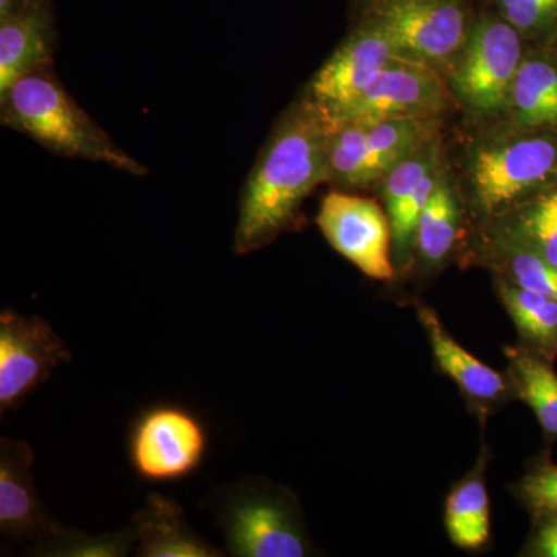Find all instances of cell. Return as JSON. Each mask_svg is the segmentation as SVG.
Wrapping results in <instances>:
<instances>
[{
  "mask_svg": "<svg viewBox=\"0 0 557 557\" xmlns=\"http://www.w3.org/2000/svg\"><path fill=\"white\" fill-rule=\"evenodd\" d=\"M54 17L51 0H27L0 22V94L22 76L51 67Z\"/></svg>",
  "mask_w": 557,
  "mask_h": 557,
  "instance_id": "obj_14",
  "label": "cell"
},
{
  "mask_svg": "<svg viewBox=\"0 0 557 557\" xmlns=\"http://www.w3.org/2000/svg\"><path fill=\"white\" fill-rule=\"evenodd\" d=\"M507 376L515 398L536 416L545 438L557 442V373L552 359L523 346L505 347Z\"/></svg>",
  "mask_w": 557,
  "mask_h": 557,
  "instance_id": "obj_17",
  "label": "cell"
},
{
  "mask_svg": "<svg viewBox=\"0 0 557 557\" xmlns=\"http://www.w3.org/2000/svg\"><path fill=\"white\" fill-rule=\"evenodd\" d=\"M509 242L533 249L557 267V185L541 190L520 209Z\"/></svg>",
  "mask_w": 557,
  "mask_h": 557,
  "instance_id": "obj_22",
  "label": "cell"
},
{
  "mask_svg": "<svg viewBox=\"0 0 557 557\" xmlns=\"http://www.w3.org/2000/svg\"><path fill=\"white\" fill-rule=\"evenodd\" d=\"M2 123L22 132L53 153L97 161L129 174H148L145 164L116 148L79 108L51 67L22 76L0 94Z\"/></svg>",
  "mask_w": 557,
  "mask_h": 557,
  "instance_id": "obj_2",
  "label": "cell"
},
{
  "mask_svg": "<svg viewBox=\"0 0 557 557\" xmlns=\"http://www.w3.org/2000/svg\"><path fill=\"white\" fill-rule=\"evenodd\" d=\"M458 237V208L456 197L446 180L437 186L421 212L416 231L418 252L424 262L437 265L448 258Z\"/></svg>",
  "mask_w": 557,
  "mask_h": 557,
  "instance_id": "obj_21",
  "label": "cell"
},
{
  "mask_svg": "<svg viewBox=\"0 0 557 557\" xmlns=\"http://www.w3.org/2000/svg\"><path fill=\"white\" fill-rule=\"evenodd\" d=\"M401 54L386 32L375 21L369 22L322 65L311 81L310 98L325 115H339L381 70Z\"/></svg>",
  "mask_w": 557,
  "mask_h": 557,
  "instance_id": "obj_10",
  "label": "cell"
},
{
  "mask_svg": "<svg viewBox=\"0 0 557 557\" xmlns=\"http://www.w3.org/2000/svg\"><path fill=\"white\" fill-rule=\"evenodd\" d=\"M472 185L486 212L557 185V135H530L480 150L472 163Z\"/></svg>",
  "mask_w": 557,
  "mask_h": 557,
  "instance_id": "obj_5",
  "label": "cell"
},
{
  "mask_svg": "<svg viewBox=\"0 0 557 557\" xmlns=\"http://www.w3.org/2000/svg\"><path fill=\"white\" fill-rule=\"evenodd\" d=\"M443 102L442 84L423 61L401 54L346 110L330 120L376 121L426 115Z\"/></svg>",
  "mask_w": 557,
  "mask_h": 557,
  "instance_id": "obj_11",
  "label": "cell"
},
{
  "mask_svg": "<svg viewBox=\"0 0 557 557\" xmlns=\"http://www.w3.org/2000/svg\"><path fill=\"white\" fill-rule=\"evenodd\" d=\"M317 222L329 244L366 276L394 277L391 220L375 200L333 190L322 200Z\"/></svg>",
  "mask_w": 557,
  "mask_h": 557,
  "instance_id": "obj_8",
  "label": "cell"
},
{
  "mask_svg": "<svg viewBox=\"0 0 557 557\" xmlns=\"http://www.w3.org/2000/svg\"><path fill=\"white\" fill-rule=\"evenodd\" d=\"M330 121L313 100L274 131L242 190L234 252L248 255L287 230L319 183L329 180Z\"/></svg>",
  "mask_w": 557,
  "mask_h": 557,
  "instance_id": "obj_1",
  "label": "cell"
},
{
  "mask_svg": "<svg viewBox=\"0 0 557 557\" xmlns=\"http://www.w3.org/2000/svg\"><path fill=\"white\" fill-rule=\"evenodd\" d=\"M498 298L518 330L520 346L555 361L557 358V299L528 292L507 278L497 282Z\"/></svg>",
  "mask_w": 557,
  "mask_h": 557,
  "instance_id": "obj_18",
  "label": "cell"
},
{
  "mask_svg": "<svg viewBox=\"0 0 557 557\" xmlns=\"http://www.w3.org/2000/svg\"><path fill=\"white\" fill-rule=\"evenodd\" d=\"M72 351L40 317L11 309L0 313V412L16 410Z\"/></svg>",
  "mask_w": 557,
  "mask_h": 557,
  "instance_id": "obj_6",
  "label": "cell"
},
{
  "mask_svg": "<svg viewBox=\"0 0 557 557\" xmlns=\"http://www.w3.org/2000/svg\"><path fill=\"white\" fill-rule=\"evenodd\" d=\"M512 493L530 512L533 522L557 519V463L548 454L534 458L512 487Z\"/></svg>",
  "mask_w": 557,
  "mask_h": 557,
  "instance_id": "obj_24",
  "label": "cell"
},
{
  "mask_svg": "<svg viewBox=\"0 0 557 557\" xmlns=\"http://www.w3.org/2000/svg\"><path fill=\"white\" fill-rule=\"evenodd\" d=\"M508 104L520 126H557V62L549 58L522 60Z\"/></svg>",
  "mask_w": 557,
  "mask_h": 557,
  "instance_id": "obj_19",
  "label": "cell"
},
{
  "mask_svg": "<svg viewBox=\"0 0 557 557\" xmlns=\"http://www.w3.org/2000/svg\"><path fill=\"white\" fill-rule=\"evenodd\" d=\"M373 21L403 54L420 61L453 57L469 35L460 0H376Z\"/></svg>",
  "mask_w": 557,
  "mask_h": 557,
  "instance_id": "obj_9",
  "label": "cell"
},
{
  "mask_svg": "<svg viewBox=\"0 0 557 557\" xmlns=\"http://www.w3.org/2000/svg\"><path fill=\"white\" fill-rule=\"evenodd\" d=\"M520 556L557 557V519L534 522L533 531Z\"/></svg>",
  "mask_w": 557,
  "mask_h": 557,
  "instance_id": "obj_27",
  "label": "cell"
},
{
  "mask_svg": "<svg viewBox=\"0 0 557 557\" xmlns=\"http://www.w3.org/2000/svg\"><path fill=\"white\" fill-rule=\"evenodd\" d=\"M500 16L522 35L557 32V0H496Z\"/></svg>",
  "mask_w": 557,
  "mask_h": 557,
  "instance_id": "obj_26",
  "label": "cell"
},
{
  "mask_svg": "<svg viewBox=\"0 0 557 557\" xmlns=\"http://www.w3.org/2000/svg\"><path fill=\"white\" fill-rule=\"evenodd\" d=\"M135 539L131 527L119 533L89 536L73 528L60 527L42 544L28 548L33 556L46 557H124L134 553Z\"/></svg>",
  "mask_w": 557,
  "mask_h": 557,
  "instance_id": "obj_23",
  "label": "cell"
},
{
  "mask_svg": "<svg viewBox=\"0 0 557 557\" xmlns=\"http://www.w3.org/2000/svg\"><path fill=\"white\" fill-rule=\"evenodd\" d=\"M555 35H556V39H557V32L555 33Z\"/></svg>",
  "mask_w": 557,
  "mask_h": 557,
  "instance_id": "obj_28",
  "label": "cell"
},
{
  "mask_svg": "<svg viewBox=\"0 0 557 557\" xmlns=\"http://www.w3.org/2000/svg\"><path fill=\"white\" fill-rule=\"evenodd\" d=\"M486 450L475 468L450 490L446 498L445 525L456 547L479 552L491 537V505L487 494Z\"/></svg>",
  "mask_w": 557,
  "mask_h": 557,
  "instance_id": "obj_16",
  "label": "cell"
},
{
  "mask_svg": "<svg viewBox=\"0 0 557 557\" xmlns=\"http://www.w3.org/2000/svg\"><path fill=\"white\" fill-rule=\"evenodd\" d=\"M417 314L431 344L440 372L456 384L469 408L482 423L505 403L515 398L507 373L502 375L461 346L434 310L421 306L418 307Z\"/></svg>",
  "mask_w": 557,
  "mask_h": 557,
  "instance_id": "obj_13",
  "label": "cell"
},
{
  "mask_svg": "<svg viewBox=\"0 0 557 557\" xmlns=\"http://www.w3.org/2000/svg\"><path fill=\"white\" fill-rule=\"evenodd\" d=\"M236 557H304L311 542L296 498L284 487L260 479H239L207 498Z\"/></svg>",
  "mask_w": 557,
  "mask_h": 557,
  "instance_id": "obj_3",
  "label": "cell"
},
{
  "mask_svg": "<svg viewBox=\"0 0 557 557\" xmlns=\"http://www.w3.org/2000/svg\"><path fill=\"white\" fill-rule=\"evenodd\" d=\"M137 556L220 557L223 553L209 544L189 525L185 511L174 498L149 494L131 522Z\"/></svg>",
  "mask_w": 557,
  "mask_h": 557,
  "instance_id": "obj_15",
  "label": "cell"
},
{
  "mask_svg": "<svg viewBox=\"0 0 557 557\" xmlns=\"http://www.w3.org/2000/svg\"><path fill=\"white\" fill-rule=\"evenodd\" d=\"M35 453L27 442L0 440V536L11 544H42L60 530L33 479Z\"/></svg>",
  "mask_w": 557,
  "mask_h": 557,
  "instance_id": "obj_12",
  "label": "cell"
},
{
  "mask_svg": "<svg viewBox=\"0 0 557 557\" xmlns=\"http://www.w3.org/2000/svg\"><path fill=\"white\" fill-rule=\"evenodd\" d=\"M208 431L196 413L174 403L143 410L129 431L127 453L139 478L153 483L178 482L203 463Z\"/></svg>",
  "mask_w": 557,
  "mask_h": 557,
  "instance_id": "obj_4",
  "label": "cell"
},
{
  "mask_svg": "<svg viewBox=\"0 0 557 557\" xmlns=\"http://www.w3.org/2000/svg\"><path fill=\"white\" fill-rule=\"evenodd\" d=\"M505 274L511 284L557 299V267L539 256L533 249L509 242Z\"/></svg>",
  "mask_w": 557,
  "mask_h": 557,
  "instance_id": "obj_25",
  "label": "cell"
},
{
  "mask_svg": "<svg viewBox=\"0 0 557 557\" xmlns=\"http://www.w3.org/2000/svg\"><path fill=\"white\" fill-rule=\"evenodd\" d=\"M454 84L457 94L480 110L508 104L522 62V33L504 16H483L469 28Z\"/></svg>",
  "mask_w": 557,
  "mask_h": 557,
  "instance_id": "obj_7",
  "label": "cell"
},
{
  "mask_svg": "<svg viewBox=\"0 0 557 557\" xmlns=\"http://www.w3.org/2000/svg\"><path fill=\"white\" fill-rule=\"evenodd\" d=\"M361 123L364 124L366 148H368L366 183L386 175L392 166L421 146L420 141L426 129V124L418 116L361 121Z\"/></svg>",
  "mask_w": 557,
  "mask_h": 557,
  "instance_id": "obj_20",
  "label": "cell"
}]
</instances>
